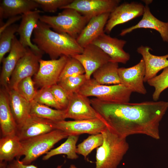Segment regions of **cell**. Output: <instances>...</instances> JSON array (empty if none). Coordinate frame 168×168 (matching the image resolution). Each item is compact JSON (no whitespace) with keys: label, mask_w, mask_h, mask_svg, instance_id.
<instances>
[{"label":"cell","mask_w":168,"mask_h":168,"mask_svg":"<svg viewBox=\"0 0 168 168\" xmlns=\"http://www.w3.org/2000/svg\"><path fill=\"white\" fill-rule=\"evenodd\" d=\"M143 2L145 3L146 5H148L149 4H151L152 2V0H142Z\"/></svg>","instance_id":"60d3db41"},{"label":"cell","mask_w":168,"mask_h":168,"mask_svg":"<svg viewBox=\"0 0 168 168\" xmlns=\"http://www.w3.org/2000/svg\"><path fill=\"white\" fill-rule=\"evenodd\" d=\"M50 89L57 102L63 110H65L69 101L70 96L69 94L58 84L51 86Z\"/></svg>","instance_id":"8d00e7d4"},{"label":"cell","mask_w":168,"mask_h":168,"mask_svg":"<svg viewBox=\"0 0 168 168\" xmlns=\"http://www.w3.org/2000/svg\"><path fill=\"white\" fill-rule=\"evenodd\" d=\"M19 25L14 24L8 27L0 34V62L5 54L10 52L12 40L17 32Z\"/></svg>","instance_id":"f546056e"},{"label":"cell","mask_w":168,"mask_h":168,"mask_svg":"<svg viewBox=\"0 0 168 168\" xmlns=\"http://www.w3.org/2000/svg\"><path fill=\"white\" fill-rule=\"evenodd\" d=\"M126 41L111 37L105 33L91 43L100 48L110 58V61L126 64L130 58L129 54L123 48Z\"/></svg>","instance_id":"5bb4252c"},{"label":"cell","mask_w":168,"mask_h":168,"mask_svg":"<svg viewBox=\"0 0 168 168\" xmlns=\"http://www.w3.org/2000/svg\"><path fill=\"white\" fill-rule=\"evenodd\" d=\"M144 6L140 3L133 2L119 5L110 13L104 32L109 33L116 26L142 16Z\"/></svg>","instance_id":"7c38bea8"},{"label":"cell","mask_w":168,"mask_h":168,"mask_svg":"<svg viewBox=\"0 0 168 168\" xmlns=\"http://www.w3.org/2000/svg\"><path fill=\"white\" fill-rule=\"evenodd\" d=\"M30 115L56 122L65 120V110L53 109L34 100L30 102Z\"/></svg>","instance_id":"4316f807"},{"label":"cell","mask_w":168,"mask_h":168,"mask_svg":"<svg viewBox=\"0 0 168 168\" xmlns=\"http://www.w3.org/2000/svg\"><path fill=\"white\" fill-rule=\"evenodd\" d=\"M21 148V141L16 134L2 136L0 139V163L19 159Z\"/></svg>","instance_id":"d4e9b609"},{"label":"cell","mask_w":168,"mask_h":168,"mask_svg":"<svg viewBox=\"0 0 168 168\" xmlns=\"http://www.w3.org/2000/svg\"><path fill=\"white\" fill-rule=\"evenodd\" d=\"M55 129L61 130L70 135H79L84 133L96 134L101 133L107 126L100 119L74 120L54 122Z\"/></svg>","instance_id":"8fae6325"},{"label":"cell","mask_w":168,"mask_h":168,"mask_svg":"<svg viewBox=\"0 0 168 168\" xmlns=\"http://www.w3.org/2000/svg\"><path fill=\"white\" fill-rule=\"evenodd\" d=\"M84 67L87 80L91 78L93 72L110 61V57L100 48L92 44L84 48L83 52L74 56Z\"/></svg>","instance_id":"4fadbf2b"},{"label":"cell","mask_w":168,"mask_h":168,"mask_svg":"<svg viewBox=\"0 0 168 168\" xmlns=\"http://www.w3.org/2000/svg\"><path fill=\"white\" fill-rule=\"evenodd\" d=\"M69 168H77L74 165H70Z\"/></svg>","instance_id":"b9f144b4"},{"label":"cell","mask_w":168,"mask_h":168,"mask_svg":"<svg viewBox=\"0 0 168 168\" xmlns=\"http://www.w3.org/2000/svg\"><path fill=\"white\" fill-rule=\"evenodd\" d=\"M145 72V63L142 58L138 64L132 67L119 68L118 70L122 84L132 92L143 95L147 93L143 84Z\"/></svg>","instance_id":"9a60e30c"},{"label":"cell","mask_w":168,"mask_h":168,"mask_svg":"<svg viewBox=\"0 0 168 168\" xmlns=\"http://www.w3.org/2000/svg\"><path fill=\"white\" fill-rule=\"evenodd\" d=\"M84 68L81 62L73 57H69L60 76L58 81L68 77L85 74Z\"/></svg>","instance_id":"d6a6232c"},{"label":"cell","mask_w":168,"mask_h":168,"mask_svg":"<svg viewBox=\"0 0 168 168\" xmlns=\"http://www.w3.org/2000/svg\"><path fill=\"white\" fill-rule=\"evenodd\" d=\"M22 18V15L13 16L8 18L6 22L0 27V34L4 30L8 27L14 24L16 21H19Z\"/></svg>","instance_id":"f35d334b"},{"label":"cell","mask_w":168,"mask_h":168,"mask_svg":"<svg viewBox=\"0 0 168 168\" xmlns=\"http://www.w3.org/2000/svg\"><path fill=\"white\" fill-rule=\"evenodd\" d=\"M79 135H70L67 140L58 147L51 149L42 157L44 161L47 160L51 157L58 155L64 154L67 155L69 159L75 160L78 158L76 152V144Z\"/></svg>","instance_id":"83f0119b"},{"label":"cell","mask_w":168,"mask_h":168,"mask_svg":"<svg viewBox=\"0 0 168 168\" xmlns=\"http://www.w3.org/2000/svg\"><path fill=\"white\" fill-rule=\"evenodd\" d=\"M62 165H59L56 168H61ZM7 168H38L33 165H25L19 159L16 158L13 161L7 163Z\"/></svg>","instance_id":"74e56055"},{"label":"cell","mask_w":168,"mask_h":168,"mask_svg":"<svg viewBox=\"0 0 168 168\" xmlns=\"http://www.w3.org/2000/svg\"><path fill=\"white\" fill-rule=\"evenodd\" d=\"M27 47H24L15 36L13 38L9 53L2 60L0 83L2 87L8 90V84L12 73L18 61L26 52Z\"/></svg>","instance_id":"ac0fdd59"},{"label":"cell","mask_w":168,"mask_h":168,"mask_svg":"<svg viewBox=\"0 0 168 168\" xmlns=\"http://www.w3.org/2000/svg\"><path fill=\"white\" fill-rule=\"evenodd\" d=\"M65 110L66 119L76 120L100 119L104 122L91 105L90 99L78 92L70 96L69 104Z\"/></svg>","instance_id":"30bf717a"},{"label":"cell","mask_w":168,"mask_h":168,"mask_svg":"<svg viewBox=\"0 0 168 168\" xmlns=\"http://www.w3.org/2000/svg\"><path fill=\"white\" fill-rule=\"evenodd\" d=\"M54 129V122L30 115L23 124L17 127L16 134L21 141L49 133Z\"/></svg>","instance_id":"2e32d148"},{"label":"cell","mask_w":168,"mask_h":168,"mask_svg":"<svg viewBox=\"0 0 168 168\" xmlns=\"http://www.w3.org/2000/svg\"><path fill=\"white\" fill-rule=\"evenodd\" d=\"M118 63L110 61L93 72V78L97 82L102 85L121 83L118 74Z\"/></svg>","instance_id":"484cf974"},{"label":"cell","mask_w":168,"mask_h":168,"mask_svg":"<svg viewBox=\"0 0 168 168\" xmlns=\"http://www.w3.org/2000/svg\"><path fill=\"white\" fill-rule=\"evenodd\" d=\"M77 92L87 97H95L105 102L125 103L129 102L133 92L123 84L102 85L91 78L86 80Z\"/></svg>","instance_id":"8992f818"},{"label":"cell","mask_w":168,"mask_h":168,"mask_svg":"<svg viewBox=\"0 0 168 168\" xmlns=\"http://www.w3.org/2000/svg\"><path fill=\"white\" fill-rule=\"evenodd\" d=\"M0 126L2 136L16 134L17 126L11 111L7 91H0Z\"/></svg>","instance_id":"603a6c76"},{"label":"cell","mask_w":168,"mask_h":168,"mask_svg":"<svg viewBox=\"0 0 168 168\" xmlns=\"http://www.w3.org/2000/svg\"><path fill=\"white\" fill-rule=\"evenodd\" d=\"M7 91L10 110L18 127L30 116V102L25 99L16 90Z\"/></svg>","instance_id":"cb8c5ba5"},{"label":"cell","mask_w":168,"mask_h":168,"mask_svg":"<svg viewBox=\"0 0 168 168\" xmlns=\"http://www.w3.org/2000/svg\"><path fill=\"white\" fill-rule=\"evenodd\" d=\"M64 9L56 16H41L40 21L54 31L68 34L76 39L90 20L74 9Z\"/></svg>","instance_id":"5b68a950"},{"label":"cell","mask_w":168,"mask_h":168,"mask_svg":"<svg viewBox=\"0 0 168 168\" xmlns=\"http://www.w3.org/2000/svg\"><path fill=\"white\" fill-rule=\"evenodd\" d=\"M43 12L37 9L22 14L17 32L20 36L19 41L24 47H28L36 53L42 54L44 53L31 42V37L40 21V14Z\"/></svg>","instance_id":"e0dca14e"},{"label":"cell","mask_w":168,"mask_h":168,"mask_svg":"<svg viewBox=\"0 0 168 168\" xmlns=\"http://www.w3.org/2000/svg\"><path fill=\"white\" fill-rule=\"evenodd\" d=\"M33 100L56 109L63 110L55 100L51 91L50 87H42L37 91Z\"/></svg>","instance_id":"836d02e7"},{"label":"cell","mask_w":168,"mask_h":168,"mask_svg":"<svg viewBox=\"0 0 168 168\" xmlns=\"http://www.w3.org/2000/svg\"><path fill=\"white\" fill-rule=\"evenodd\" d=\"M102 144L96 149L95 168H116L128 150L126 138L121 137L107 127L101 133Z\"/></svg>","instance_id":"3957f363"},{"label":"cell","mask_w":168,"mask_h":168,"mask_svg":"<svg viewBox=\"0 0 168 168\" xmlns=\"http://www.w3.org/2000/svg\"><path fill=\"white\" fill-rule=\"evenodd\" d=\"M68 136L67 133L55 129L49 133L21 141V148L19 158L24 156L21 162L25 165H30L40 156L46 154L55 144Z\"/></svg>","instance_id":"277c9868"},{"label":"cell","mask_w":168,"mask_h":168,"mask_svg":"<svg viewBox=\"0 0 168 168\" xmlns=\"http://www.w3.org/2000/svg\"><path fill=\"white\" fill-rule=\"evenodd\" d=\"M39 4L35 0H3L0 6V27L4 23L3 19L22 15L37 9Z\"/></svg>","instance_id":"44dd1931"},{"label":"cell","mask_w":168,"mask_h":168,"mask_svg":"<svg viewBox=\"0 0 168 168\" xmlns=\"http://www.w3.org/2000/svg\"><path fill=\"white\" fill-rule=\"evenodd\" d=\"M35 82L29 77L21 80L18 84L16 90L26 100L31 102L34 100L36 92L34 85Z\"/></svg>","instance_id":"e575fe53"},{"label":"cell","mask_w":168,"mask_h":168,"mask_svg":"<svg viewBox=\"0 0 168 168\" xmlns=\"http://www.w3.org/2000/svg\"><path fill=\"white\" fill-rule=\"evenodd\" d=\"M69 57L62 56L57 59L39 60V68L34 75L35 85L41 88L57 84Z\"/></svg>","instance_id":"52a82bcc"},{"label":"cell","mask_w":168,"mask_h":168,"mask_svg":"<svg viewBox=\"0 0 168 168\" xmlns=\"http://www.w3.org/2000/svg\"><path fill=\"white\" fill-rule=\"evenodd\" d=\"M152 49L148 46L141 45L137 50L142 56L146 68L144 82L156 76L157 73L168 67V54L163 56H156L152 54L150 50Z\"/></svg>","instance_id":"7402d4cb"},{"label":"cell","mask_w":168,"mask_h":168,"mask_svg":"<svg viewBox=\"0 0 168 168\" xmlns=\"http://www.w3.org/2000/svg\"><path fill=\"white\" fill-rule=\"evenodd\" d=\"M87 80L85 74L65 78L58 82V84L62 87L69 96L77 92Z\"/></svg>","instance_id":"1f68e13d"},{"label":"cell","mask_w":168,"mask_h":168,"mask_svg":"<svg viewBox=\"0 0 168 168\" xmlns=\"http://www.w3.org/2000/svg\"><path fill=\"white\" fill-rule=\"evenodd\" d=\"M50 28L39 21L33 32L32 41L51 59H57L62 56L73 57L83 52L84 48L78 44L76 38L67 34L58 33Z\"/></svg>","instance_id":"7a4b0ae2"},{"label":"cell","mask_w":168,"mask_h":168,"mask_svg":"<svg viewBox=\"0 0 168 168\" xmlns=\"http://www.w3.org/2000/svg\"><path fill=\"white\" fill-rule=\"evenodd\" d=\"M147 82L150 86L154 88L152 98L154 101H157L161 93L168 88V67L164 68L160 74L149 80Z\"/></svg>","instance_id":"4dcf8cb0"},{"label":"cell","mask_w":168,"mask_h":168,"mask_svg":"<svg viewBox=\"0 0 168 168\" xmlns=\"http://www.w3.org/2000/svg\"><path fill=\"white\" fill-rule=\"evenodd\" d=\"M167 22L168 23V22Z\"/></svg>","instance_id":"7bdbcfd3"},{"label":"cell","mask_w":168,"mask_h":168,"mask_svg":"<svg viewBox=\"0 0 168 168\" xmlns=\"http://www.w3.org/2000/svg\"><path fill=\"white\" fill-rule=\"evenodd\" d=\"M44 12H54L70 4L73 0H35Z\"/></svg>","instance_id":"d590c367"},{"label":"cell","mask_w":168,"mask_h":168,"mask_svg":"<svg viewBox=\"0 0 168 168\" xmlns=\"http://www.w3.org/2000/svg\"><path fill=\"white\" fill-rule=\"evenodd\" d=\"M90 101L107 128L119 136L126 138L130 135L142 134L160 139V122L168 108V102L115 103L96 98Z\"/></svg>","instance_id":"6da1fadb"},{"label":"cell","mask_w":168,"mask_h":168,"mask_svg":"<svg viewBox=\"0 0 168 168\" xmlns=\"http://www.w3.org/2000/svg\"><path fill=\"white\" fill-rule=\"evenodd\" d=\"M26 53L19 59L11 76L8 90H16L18 83L23 79L35 75L39 68V60L42 54L27 47Z\"/></svg>","instance_id":"ba28073f"},{"label":"cell","mask_w":168,"mask_h":168,"mask_svg":"<svg viewBox=\"0 0 168 168\" xmlns=\"http://www.w3.org/2000/svg\"><path fill=\"white\" fill-rule=\"evenodd\" d=\"M110 13L94 17L89 21L76 39L78 44L84 48L104 33V29Z\"/></svg>","instance_id":"ffe728a7"},{"label":"cell","mask_w":168,"mask_h":168,"mask_svg":"<svg viewBox=\"0 0 168 168\" xmlns=\"http://www.w3.org/2000/svg\"><path fill=\"white\" fill-rule=\"evenodd\" d=\"M120 0H73L60 9H74L90 20L105 13H110L118 6Z\"/></svg>","instance_id":"9c48e42d"},{"label":"cell","mask_w":168,"mask_h":168,"mask_svg":"<svg viewBox=\"0 0 168 168\" xmlns=\"http://www.w3.org/2000/svg\"><path fill=\"white\" fill-rule=\"evenodd\" d=\"M140 28H148L157 31L164 42H168V23L160 20L151 12L148 5L144 6L142 17L136 24L122 30L120 35L123 36L133 30Z\"/></svg>","instance_id":"d6986e66"},{"label":"cell","mask_w":168,"mask_h":168,"mask_svg":"<svg viewBox=\"0 0 168 168\" xmlns=\"http://www.w3.org/2000/svg\"><path fill=\"white\" fill-rule=\"evenodd\" d=\"M103 141L101 133L91 135L77 146L76 152L86 159L93 150L101 146Z\"/></svg>","instance_id":"f1b7e54d"},{"label":"cell","mask_w":168,"mask_h":168,"mask_svg":"<svg viewBox=\"0 0 168 168\" xmlns=\"http://www.w3.org/2000/svg\"><path fill=\"white\" fill-rule=\"evenodd\" d=\"M7 162H2L0 163V168H7Z\"/></svg>","instance_id":"ab89813d"}]
</instances>
